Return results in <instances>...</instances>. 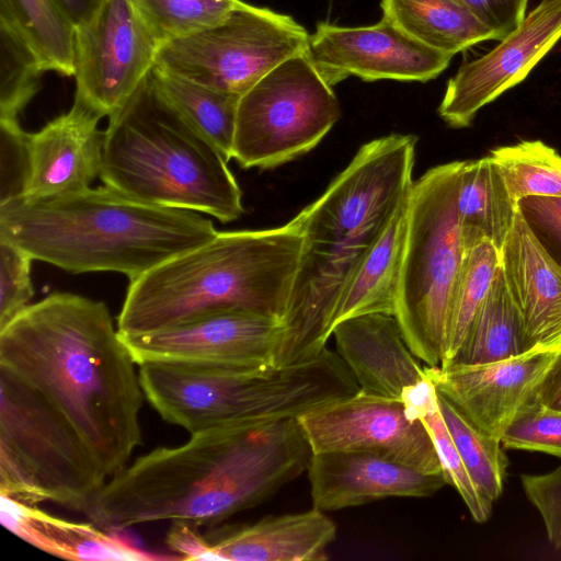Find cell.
<instances>
[{"mask_svg":"<svg viewBox=\"0 0 561 561\" xmlns=\"http://www.w3.org/2000/svg\"><path fill=\"white\" fill-rule=\"evenodd\" d=\"M535 400L545 407L561 411V354L540 385Z\"/></svg>","mask_w":561,"mask_h":561,"instance_id":"obj_43","label":"cell"},{"mask_svg":"<svg viewBox=\"0 0 561 561\" xmlns=\"http://www.w3.org/2000/svg\"><path fill=\"white\" fill-rule=\"evenodd\" d=\"M525 495L538 510L550 545L561 548V466L548 473L520 476Z\"/></svg>","mask_w":561,"mask_h":561,"instance_id":"obj_39","label":"cell"},{"mask_svg":"<svg viewBox=\"0 0 561 561\" xmlns=\"http://www.w3.org/2000/svg\"><path fill=\"white\" fill-rule=\"evenodd\" d=\"M304 237L291 219L262 230L219 232L129 280L117 330L131 335L221 310L239 309L283 321Z\"/></svg>","mask_w":561,"mask_h":561,"instance_id":"obj_4","label":"cell"},{"mask_svg":"<svg viewBox=\"0 0 561 561\" xmlns=\"http://www.w3.org/2000/svg\"><path fill=\"white\" fill-rule=\"evenodd\" d=\"M527 351L523 319L500 265L462 345L449 365L488 364Z\"/></svg>","mask_w":561,"mask_h":561,"instance_id":"obj_27","label":"cell"},{"mask_svg":"<svg viewBox=\"0 0 561 561\" xmlns=\"http://www.w3.org/2000/svg\"><path fill=\"white\" fill-rule=\"evenodd\" d=\"M339 117L332 87L300 53L240 96L232 158L244 169L282 165L319 145Z\"/></svg>","mask_w":561,"mask_h":561,"instance_id":"obj_9","label":"cell"},{"mask_svg":"<svg viewBox=\"0 0 561 561\" xmlns=\"http://www.w3.org/2000/svg\"><path fill=\"white\" fill-rule=\"evenodd\" d=\"M560 354L561 347H534L488 364L425 366V373L437 392L468 420L502 439L514 419L535 401Z\"/></svg>","mask_w":561,"mask_h":561,"instance_id":"obj_17","label":"cell"},{"mask_svg":"<svg viewBox=\"0 0 561 561\" xmlns=\"http://www.w3.org/2000/svg\"><path fill=\"white\" fill-rule=\"evenodd\" d=\"M500 265L501 251L486 237L480 236L468 244L451 306L446 354L440 366L449 365L458 353Z\"/></svg>","mask_w":561,"mask_h":561,"instance_id":"obj_32","label":"cell"},{"mask_svg":"<svg viewBox=\"0 0 561 561\" xmlns=\"http://www.w3.org/2000/svg\"><path fill=\"white\" fill-rule=\"evenodd\" d=\"M159 48L133 0H103L76 27L75 99L111 116L149 76Z\"/></svg>","mask_w":561,"mask_h":561,"instance_id":"obj_12","label":"cell"},{"mask_svg":"<svg viewBox=\"0 0 561 561\" xmlns=\"http://www.w3.org/2000/svg\"><path fill=\"white\" fill-rule=\"evenodd\" d=\"M382 16L412 38L454 56L495 34L455 0H381Z\"/></svg>","mask_w":561,"mask_h":561,"instance_id":"obj_25","label":"cell"},{"mask_svg":"<svg viewBox=\"0 0 561 561\" xmlns=\"http://www.w3.org/2000/svg\"><path fill=\"white\" fill-rule=\"evenodd\" d=\"M145 399L190 434L217 427H260L299 416L359 390L341 357L318 356L277 367L138 365Z\"/></svg>","mask_w":561,"mask_h":561,"instance_id":"obj_6","label":"cell"},{"mask_svg":"<svg viewBox=\"0 0 561 561\" xmlns=\"http://www.w3.org/2000/svg\"><path fill=\"white\" fill-rule=\"evenodd\" d=\"M31 172L30 134L0 119V205L24 196Z\"/></svg>","mask_w":561,"mask_h":561,"instance_id":"obj_38","label":"cell"},{"mask_svg":"<svg viewBox=\"0 0 561 561\" xmlns=\"http://www.w3.org/2000/svg\"><path fill=\"white\" fill-rule=\"evenodd\" d=\"M457 210L468 241L484 236L501 251L517 213V204L490 156L462 161Z\"/></svg>","mask_w":561,"mask_h":561,"instance_id":"obj_26","label":"cell"},{"mask_svg":"<svg viewBox=\"0 0 561 561\" xmlns=\"http://www.w3.org/2000/svg\"><path fill=\"white\" fill-rule=\"evenodd\" d=\"M306 54L331 87L351 76L364 81L426 82L438 77L453 56L409 36L386 18L368 26L317 24Z\"/></svg>","mask_w":561,"mask_h":561,"instance_id":"obj_15","label":"cell"},{"mask_svg":"<svg viewBox=\"0 0 561 561\" xmlns=\"http://www.w3.org/2000/svg\"><path fill=\"white\" fill-rule=\"evenodd\" d=\"M217 233L201 213L148 204L105 184L0 205V240L72 274L117 272L133 280Z\"/></svg>","mask_w":561,"mask_h":561,"instance_id":"obj_3","label":"cell"},{"mask_svg":"<svg viewBox=\"0 0 561 561\" xmlns=\"http://www.w3.org/2000/svg\"><path fill=\"white\" fill-rule=\"evenodd\" d=\"M43 72L22 38L0 23V119L18 121L36 94Z\"/></svg>","mask_w":561,"mask_h":561,"instance_id":"obj_35","label":"cell"},{"mask_svg":"<svg viewBox=\"0 0 561 561\" xmlns=\"http://www.w3.org/2000/svg\"><path fill=\"white\" fill-rule=\"evenodd\" d=\"M107 480L68 420L0 368V496L84 513Z\"/></svg>","mask_w":561,"mask_h":561,"instance_id":"obj_8","label":"cell"},{"mask_svg":"<svg viewBox=\"0 0 561 561\" xmlns=\"http://www.w3.org/2000/svg\"><path fill=\"white\" fill-rule=\"evenodd\" d=\"M437 398L444 421L470 479L481 495L493 503L503 492L508 465L501 439L481 431L438 392Z\"/></svg>","mask_w":561,"mask_h":561,"instance_id":"obj_31","label":"cell"},{"mask_svg":"<svg viewBox=\"0 0 561 561\" xmlns=\"http://www.w3.org/2000/svg\"><path fill=\"white\" fill-rule=\"evenodd\" d=\"M100 114L75 99L71 108L30 134L31 172L25 198L83 191L101 172Z\"/></svg>","mask_w":561,"mask_h":561,"instance_id":"obj_19","label":"cell"},{"mask_svg":"<svg viewBox=\"0 0 561 561\" xmlns=\"http://www.w3.org/2000/svg\"><path fill=\"white\" fill-rule=\"evenodd\" d=\"M417 138L391 134L363 145L323 194L293 220L306 241L381 230L413 186Z\"/></svg>","mask_w":561,"mask_h":561,"instance_id":"obj_11","label":"cell"},{"mask_svg":"<svg viewBox=\"0 0 561 561\" xmlns=\"http://www.w3.org/2000/svg\"><path fill=\"white\" fill-rule=\"evenodd\" d=\"M108 117L100 172L105 185L224 224L242 216V193L228 160L160 93L150 73Z\"/></svg>","mask_w":561,"mask_h":561,"instance_id":"obj_5","label":"cell"},{"mask_svg":"<svg viewBox=\"0 0 561 561\" xmlns=\"http://www.w3.org/2000/svg\"><path fill=\"white\" fill-rule=\"evenodd\" d=\"M283 325L249 310L205 313L146 333L122 335L137 365L275 366Z\"/></svg>","mask_w":561,"mask_h":561,"instance_id":"obj_14","label":"cell"},{"mask_svg":"<svg viewBox=\"0 0 561 561\" xmlns=\"http://www.w3.org/2000/svg\"><path fill=\"white\" fill-rule=\"evenodd\" d=\"M150 75L160 93L229 161L241 95L198 84L156 66Z\"/></svg>","mask_w":561,"mask_h":561,"instance_id":"obj_29","label":"cell"},{"mask_svg":"<svg viewBox=\"0 0 561 561\" xmlns=\"http://www.w3.org/2000/svg\"><path fill=\"white\" fill-rule=\"evenodd\" d=\"M332 335L336 354L367 393L401 398L405 388L426 378L425 366L407 344L393 314L345 319L335 324Z\"/></svg>","mask_w":561,"mask_h":561,"instance_id":"obj_21","label":"cell"},{"mask_svg":"<svg viewBox=\"0 0 561 561\" xmlns=\"http://www.w3.org/2000/svg\"><path fill=\"white\" fill-rule=\"evenodd\" d=\"M312 450L297 419L217 427L158 447L110 478L84 511L107 531L160 520L214 527L307 471Z\"/></svg>","mask_w":561,"mask_h":561,"instance_id":"obj_2","label":"cell"},{"mask_svg":"<svg viewBox=\"0 0 561 561\" xmlns=\"http://www.w3.org/2000/svg\"><path fill=\"white\" fill-rule=\"evenodd\" d=\"M133 2L160 46L217 24L244 3L241 0H133Z\"/></svg>","mask_w":561,"mask_h":561,"instance_id":"obj_34","label":"cell"},{"mask_svg":"<svg viewBox=\"0 0 561 561\" xmlns=\"http://www.w3.org/2000/svg\"><path fill=\"white\" fill-rule=\"evenodd\" d=\"M501 443L507 449L541 451L561 458V411L533 401L514 419Z\"/></svg>","mask_w":561,"mask_h":561,"instance_id":"obj_36","label":"cell"},{"mask_svg":"<svg viewBox=\"0 0 561 561\" xmlns=\"http://www.w3.org/2000/svg\"><path fill=\"white\" fill-rule=\"evenodd\" d=\"M561 38V0H540L522 24L485 55L463 62L446 85L439 116L470 125L480 108L522 82Z\"/></svg>","mask_w":561,"mask_h":561,"instance_id":"obj_16","label":"cell"},{"mask_svg":"<svg viewBox=\"0 0 561 561\" xmlns=\"http://www.w3.org/2000/svg\"><path fill=\"white\" fill-rule=\"evenodd\" d=\"M32 261L22 249L0 240V329L31 305Z\"/></svg>","mask_w":561,"mask_h":561,"instance_id":"obj_37","label":"cell"},{"mask_svg":"<svg viewBox=\"0 0 561 561\" xmlns=\"http://www.w3.org/2000/svg\"><path fill=\"white\" fill-rule=\"evenodd\" d=\"M136 366L107 306L83 296L49 295L0 329V368L68 420L108 479L142 439Z\"/></svg>","mask_w":561,"mask_h":561,"instance_id":"obj_1","label":"cell"},{"mask_svg":"<svg viewBox=\"0 0 561 561\" xmlns=\"http://www.w3.org/2000/svg\"><path fill=\"white\" fill-rule=\"evenodd\" d=\"M408 199L398 207L359 262L340 300L334 327L360 314L394 313L407 234Z\"/></svg>","mask_w":561,"mask_h":561,"instance_id":"obj_24","label":"cell"},{"mask_svg":"<svg viewBox=\"0 0 561 561\" xmlns=\"http://www.w3.org/2000/svg\"><path fill=\"white\" fill-rule=\"evenodd\" d=\"M504 39L524 21L528 0H455Z\"/></svg>","mask_w":561,"mask_h":561,"instance_id":"obj_41","label":"cell"},{"mask_svg":"<svg viewBox=\"0 0 561 561\" xmlns=\"http://www.w3.org/2000/svg\"><path fill=\"white\" fill-rule=\"evenodd\" d=\"M490 157L516 204L526 196H561V156L542 141L499 147Z\"/></svg>","mask_w":561,"mask_h":561,"instance_id":"obj_33","label":"cell"},{"mask_svg":"<svg viewBox=\"0 0 561 561\" xmlns=\"http://www.w3.org/2000/svg\"><path fill=\"white\" fill-rule=\"evenodd\" d=\"M210 559L232 561H321L336 538V525L312 508L264 517L238 528L205 534Z\"/></svg>","mask_w":561,"mask_h":561,"instance_id":"obj_22","label":"cell"},{"mask_svg":"<svg viewBox=\"0 0 561 561\" xmlns=\"http://www.w3.org/2000/svg\"><path fill=\"white\" fill-rule=\"evenodd\" d=\"M167 546L179 560H210L205 535L198 526L185 520H172Z\"/></svg>","mask_w":561,"mask_h":561,"instance_id":"obj_42","label":"cell"},{"mask_svg":"<svg viewBox=\"0 0 561 561\" xmlns=\"http://www.w3.org/2000/svg\"><path fill=\"white\" fill-rule=\"evenodd\" d=\"M401 399L409 417L421 420L427 430L447 484L453 485L460 494L473 520L486 522L491 516L493 503L481 495L470 479L442 415L437 391L432 380L426 375L419 383L405 388Z\"/></svg>","mask_w":561,"mask_h":561,"instance_id":"obj_30","label":"cell"},{"mask_svg":"<svg viewBox=\"0 0 561 561\" xmlns=\"http://www.w3.org/2000/svg\"><path fill=\"white\" fill-rule=\"evenodd\" d=\"M517 209L539 243L561 266V196H526L518 201Z\"/></svg>","mask_w":561,"mask_h":561,"instance_id":"obj_40","label":"cell"},{"mask_svg":"<svg viewBox=\"0 0 561 561\" xmlns=\"http://www.w3.org/2000/svg\"><path fill=\"white\" fill-rule=\"evenodd\" d=\"M308 39L291 16L244 2L217 24L161 45L154 66L242 95L279 64L306 51Z\"/></svg>","mask_w":561,"mask_h":561,"instance_id":"obj_10","label":"cell"},{"mask_svg":"<svg viewBox=\"0 0 561 561\" xmlns=\"http://www.w3.org/2000/svg\"><path fill=\"white\" fill-rule=\"evenodd\" d=\"M462 161L436 165L413 183L394 318L428 367L446 354L451 306L468 244L457 210Z\"/></svg>","mask_w":561,"mask_h":561,"instance_id":"obj_7","label":"cell"},{"mask_svg":"<svg viewBox=\"0 0 561 561\" xmlns=\"http://www.w3.org/2000/svg\"><path fill=\"white\" fill-rule=\"evenodd\" d=\"M312 506L333 512L387 497H427L447 484L426 473L366 451L312 453L307 468Z\"/></svg>","mask_w":561,"mask_h":561,"instance_id":"obj_18","label":"cell"},{"mask_svg":"<svg viewBox=\"0 0 561 561\" xmlns=\"http://www.w3.org/2000/svg\"><path fill=\"white\" fill-rule=\"evenodd\" d=\"M501 267L520 312L529 350L561 347V266L518 209L501 249Z\"/></svg>","mask_w":561,"mask_h":561,"instance_id":"obj_20","label":"cell"},{"mask_svg":"<svg viewBox=\"0 0 561 561\" xmlns=\"http://www.w3.org/2000/svg\"><path fill=\"white\" fill-rule=\"evenodd\" d=\"M70 22L77 27L87 21L103 0H55Z\"/></svg>","mask_w":561,"mask_h":561,"instance_id":"obj_44","label":"cell"},{"mask_svg":"<svg viewBox=\"0 0 561 561\" xmlns=\"http://www.w3.org/2000/svg\"><path fill=\"white\" fill-rule=\"evenodd\" d=\"M312 453L366 451L426 473L444 474L424 424L401 398L363 390L297 419Z\"/></svg>","mask_w":561,"mask_h":561,"instance_id":"obj_13","label":"cell"},{"mask_svg":"<svg viewBox=\"0 0 561 561\" xmlns=\"http://www.w3.org/2000/svg\"><path fill=\"white\" fill-rule=\"evenodd\" d=\"M1 523L30 545L58 558L84 561L171 560L147 552L94 523H77L1 496Z\"/></svg>","mask_w":561,"mask_h":561,"instance_id":"obj_23","label":"cell"},{"mask_svg":"<svg viewBox=\"0 0 561 561\" xmlns=\"http://www.w3.org/2000/svg\"><path fill=\"white\" fill-rule=\"evenodd\" d=\"M0 23L22 38L44 72L75 75L76 27L55 0H0Z\"/></svg>","mask_w":561,"mask_h":561,"instance_id":"obj_28","label":"cell"}]
</instances>
